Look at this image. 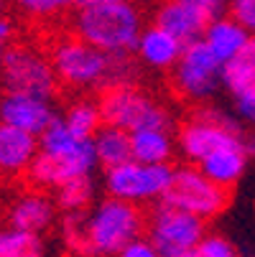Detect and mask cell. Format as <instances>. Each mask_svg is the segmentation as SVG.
I'll list each match as a JSON object with an SVG mask.
<instances>
[{"mask_svg":"<svg viewBox=\"0 0 255 257\" xmlns=\"http://www.w3.org/2000/svg\"><path fill=\"white\" fill-rule=\"evenodd\" d=\"M100 112L105 125L120 127L125 133L138 130H171V115L168 109L143 92L138 84H113L105 87L97 97Z\"/></svg>","mask_w":255,"mask_h":257,"instance_id":"cell-6","label":"cell"},{"mask_svg":"<svg viewBox=\"0 0 255 257\" xmlns=\"http://www.w3.org/2000/svg\"><path fill=\"white\" fill-rule=\"evenodd\" d=\"M227 16L255 39V0H227Z\"/></svg>","mask_w":255,"mask_h":257,"instance_id":"cell-27","label":"cell"},{"mask_svg":"<svg viewBox=\"0 0 255 257\" xmlns=\"http://www.w3.org/2000/svg\"><path fill=\"white\" fill-rule=\"evenodd\" d=\"M97 168V156L92 140H79L69 133L61 117H56L39 138V156L28 168L26 178L36 189L56 191L64 183L92 176Z\"/></svg>","mask_w":255,"mask_h":257,"instance_id":"cell-2","label":"cell"},{"mask_svg":"<svg viewBox=\"0 0 255 257\" xmlns=\"http://www.w3.org/2000/svg\"><path fill=\"white\" fill-rule=\"evenodd\" d=\"M174 166H145L138 161H128L118 168L105 171L102 186L107 196L143 206V204H161L171 186Z\"/></svg>","mask_w":255,"mask_h":257,"instance_id":"cell-9","label":"cell"},{"mask_svg":"<svg viewBox=\"0 0 255 257\" xmlns=\"http://www.w3.org/2000/svg\"><path fill=\"white\" fill-rule=\"evenodd\" d=\"M153 26H158L166 33H171L179 44L189 46V44L202 39L209 23L199 13L187 8L184 3H179V0H163V3L156 8V13H153Z\"/></svg>","mask_w":255,"mask_h":257,"instance_id":"cell-16","label":"cell"},{"mask_svg":"<svg viewBox=\"0 0 255 257\" xmlns=\"http://www.w3.org/2000/svg\"><path fill=\"white\" fill-rule=\"evenodd\" d=\"M95 189H97V183L92 176L74 178L54 191V204L59 211H64V216L66 214H84L95 206Z\"/></svg>","mask_w":255,"mask_h":257,"instance_id":"cell-23","label":"cell"},{"mask_svg":"<svg viewBox=\"0 0 255 257\" xmlns=\"http://www.w3.org/2000/svg\"><path fill=\"white\" fill-rule=\"evenodd\" d=\"M56 204L54 196L44 194V191H28L23 196H18L8 211V224L31 234H41L44 229H49L56 219Z\"/></svg>","mask_w":255,"mask_h":257,"instance_id":"cell-15","label":"cell"},{"mask_svg":"<svg viewBox=\"0 0 255 257\" xmlns=\"http://www.w3.org/2000/svg\"><path fill=\"white\" fill-rule=\"evenodd\" d=\"M143 28L135 3L77 8L71 16V33L110 56H133Z\"/></svg>","mask_w":255,"mask_h":257,"instance_id":"cell-3","label":"cell"},{"mask_svg":"<svg viewBox=\"0 0 255 257\" xmlns=\"http://www.w3.org/2000/svg\"><path fill=\"white\" fill-rule=\"evenodd\" d=\"M197 257H240V252L227 237L207 232V237L197 247Z\"/></svg>","mask_w":255,"mask_h":257,"instance_id":"cell-26","label":"cell"},{"mask_svg":"<svg viewBox=\"0 0 255 257\" xmlns=\"http://www.w3.org/2000/svg\"><path fill=\"white\" fill-rule=\"evenodd\" d=\"M0 257H44L41 237L8 224L0 229Z\"/></svg>","mask_w":255,"mask_h":257,"instance_id":"cell-24","label":"cell"},{"mask_svg":"<svg viewBox=\"0 0 255 257\" xmlns=\"http://www.w3.org/2000/svg\"><path fill=\"white\" fill-rule=\"evenodd\" d=\"M145 237L161 257H184L197 252L199 242L207 237V222L168 204H156L148 211Z\"/></svg>","mask_w":255,"mask_h":257,"instance_id":"cell-10","label":"cell"},{"mask_svg":"<svg viewBox=\"0 0 255 257\" xmlns=\"http://www.w3.org/2000/svg\"><path fill=\"white\" fill-rule=\"evenodd\" d=\"M95 156H97V166H102L105 171L118 168L128 161H133V148H130V133L113 127V125H105L95 138Z\"/></svg>","mask_w":255,"mask_h":257,"instance_id":"cell-21","label":"cell"},{"mask_svg":"<svg viewBox=\"0 0 255 257\" xmlns=\"http://www.w3.org/2000/svg\"><path fill=\"white\" fill-rule=\"evenodd\" d=\"M250 127L220 107H199L176 130V151L189 166H199L209 153L225 145L245 143Z\"/></svg>","mask_w":255,"mask_h":257,"instance_id":"cell-4","label":"cell"},{"mask_svg":"<svg viewBox=\"0 0 255 257\" xmlns=\"http://www.w3.org/2000/svg\"><path fill=\"white\" fill-rule=\"evenodd\" d=\"M39 156V138L0 125V173L26 176Z\"/></svg>","mask_w":255,"mask_h":257,"instance_id":"cell-17","label":"cell"},{"mask_svg":"<svg viewBox=\"0 0 255 257\" xmlns=\"http://www.w3.org/2000/svg\"><path fill=\"white\" fill-rule=\"evenodd\" d=\"M245 151H247V156H250V161H252V158H255V130H250L247 138H245Z\"/></svg>","mask_w":255,"mask_h":257,"instance_id":"cell-32","label":"cell"},{"mask_svg":"<svg viewBox=\"0 0 255 257\" xmlns=\"http://www.w3.org/2000/svg\"><path fill=\"white\" fill-rule=\"evenodd\" d=\"M133 161L145 166H171L176 153V138L171 130H138L130 133Z\"/></svg>","mask_w":255,"mask_h":257,"instance_id":"cell-20","label":"cell"},{"mask_svg":"<svg viewBox=\"0 0 255 257\" xmlns=\"http://www.w3.org/2000/svg\"><path fill=\"white\" fill-rule=\"evenodd\" d=\"M202 41L207 44V49L212 51V56L217 61H220L222 66H227L230 61H235L247 49L252 36L237 21H232L230 16H222V18H217L214 23L207 26Z\"/></svg>","mask_w":255,"mask_h":257,"instance_id":"cell-18","label":"cell"},{"mask_svg":"<svg viewBox=\"0 0 255 257\" xmlns=\"http://www.w3.org/2000/svg\"><path fill=\"white\" fill-rule=\"evenodd\" d=\"M11 6L28 21H56L66 16L74 6V0H11Z\"/></svg>","mask_w":255,"mask_h":257,"instance_id":"cell-25","label":"cell"},{"mask_svg":"<svg viewBox=\"0 0 255 257\" xmlns=\"http://www.w3.org/2000/svg\"><path fill=\"white\" fill-rule=\"evenodd\" d=\"M145 222L148 214L140 206L105 196L84 214H66L61 232L71 257H118L143 237Z\"/></svg>","mask_w":255,"mask_h":257,"instance_id":"cell-1","label":"cell"},{"mask_svg":"<svg viewBox=\"0 0 255 257\" xmlns=\"http://www.w3.org/2000/svg\"><path fill=\"white\" fill-rule=\"evenodd\" d=\"M56 117L59 115L54 112V104L49 99L31 97V94H13V92L0 94V125L6 127H16L41 138L44 130Z\"/></svg>","mask_w":255,"mask_h":257,"instance_id":"cell-13","label":"cell"},{"mask_svg":"<svg viewBox=\"0 0 255 257\" xmlns=\"http://www.w3.org/2000/svg\"><path fill=\"white\" fill-rule=\"evenodd\" d=\"M250 163V156L245 151V143L237 145H225V148L209 153L197 168L217 186H222L227 191H232L235 183H240V178L245 176Z\"/></svg>","mask_w":255,"mask_h":257,"instance_id":"cell-19","label":"cell"},{"mask_svg":"<svg viewBox=\"0 0 255 257\" xmlns=\"http://www.w3.org/2000/svg\"><path fill=\"white\" fill-rule=\"evenodd\" d=\"M118 257H161V254H158V249L148 242V237H140V239L130 242Z\"/></svg>","mask_w":255,"mask_h":257,"instance_id":"cell-30","label":"cell"},{"mask_svg":"<svg viewBox=\"0 0 255 257\" xmlns=\"http://www.w3.org/2000/svg\"><path fill=\"white\" fill-rule=\"evenodd\" d=\"M222 89L232 99L237 120L255 130V39L235 61L222 66Z\"/></svg>","mask_w":255,"mask_h":257,"instance_id":"cell-12","label":"cell"},{"mask_svg":"<svg viewBox=\"0 0 255 257\" xmlns=\"http://www.w3.org/2000/svg\"><path fill=\"white\" fill-rule=\"evenodd\" d=\"M181 54H184V44H179L171 33L153 23L143 28L135 46V59L153 71H174Z\"/></svg>","mask_w":255,"mask_h":257,"instance_id":"cell-14","label":"cell"},{"mask_svg":"<svg viewBox=\"0 0 255 257\" xmlns=\"http://www.w3.org/2000/svg\"><path fill=\"white\" fill-rule=\"evenodd\" d=\"M171 89L179 99L194 104H204L222 89V64L202 39L184 46V54L171 71Z\"/></svg>","mask_w":255,"mask_h":257,"instance_id":"cell-11","label":"cell"},{"mask_svg":"<svg viewBox=\"0 0 255 257\" xmlns=\"http://www.w3.org/2000/svg\"><path fill=\"white\" fill-rule=\"evenodd\" d=\"M61 120L69 127V133L74 138H79V140H92L105 127V120H102V112H100V102L95 97H77L74 102H69Z\"/></svg>","mask_w":255,"mask_h":257,"instance_id":"cell-22","label":"cell"},{"mask_svg":"<svg viewBox=\"0 0 255 257\" xmlns=\"http://www.w3.org/2000/svg\"><path fill=\"white\" fill-rule=\"evenodd\" d=\"M115 3H133V0H74L77 8H95V6H115ZM74 8V11H77Z\"/></svg>","mask_w":255,"mask_h":257,"instance_id":"cell-31","label":"cell"},{"mask_svg":"<svg viewBox=\"0 0 255 257\" xmlns=\"http://www.w3.org/2000/svg\"><path fill=\"white\" fill-rule=\"evenodd\" d=\"M8 6H11V0H0V18L8 16Z\"/></svg>","mask_w":255,"mask_h":257,"instance_id":"cell-33","label":"cell"},{"mask_svg":"<svg viewBox=\"0 0 255 257\" xmlns=\"http://www.w3.org/2000/svg\"><path fill=\"white\" fill-rule=\"evenodd\" d=\"M161 204H168L174 209L187 211L202 222L220 216L227 204H230V191L212 183L197 166H176L174 176H171V186L163 196Z\"/></svg>","mask_w":255,"mask_h":257,"instance_id":"cell-8","label":"cell"},{"mask_svg":"<svg viewBox=\"0 0 255 257\" xmlns=\"http://www.w3.org/2000/svg\"><path fill=\"white\" fill-rule=\"evenodd\" d=\"M194 13H199L207 23H214L217 18L227 16V0H179Z\"/></svg>","mask_w":255,"mask_h":257,"instance_id":"cell-28","label":"cell"},{"mask_svg":"<svg viewBox=\"0 0 255 257\" xmlns=\"http://www.w3.org/2000/svg\"><path fill=\"white\" fill-rule=\"evenodd\" d=\"M0 84L13 94H31L41 99H54L59 92V79L49 54L28 44H13L0 64Z\"/></svg>","mask_w":255,"mask_h":257,"instance_id":"cell-7","label":"cell"},{"mask_svg":"<svg viewBox=\"0 0 255 257\" xmlns=\"http://www.w3.org/2000/svg\"><path fill=\"white\" fill-rule=\"evenodd\" d=\"M16 44V21L11 16L0 18V64H3L8 49Z\"/></svg>","mask_w":255,"mask_h":257,"instance_id":"cell-29","label":"cell"},{"mask_svg":"<svg viewBox=\"0 0 255 257\" xmlns=\"http://www.w3.org/2000/svg\"><path fill=\"white\" fill-rule=\"evenodd\" d=\"M51 66L56 71L59 84L69 89H92L100 87V92L110 84L113 69H115V56L105 54L74 33L59 36L49 49Z\"/></svg>","mask_w":255,"mask_h":257,"instance_id":"cell-5","label":"cell"}]
</instances>
